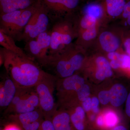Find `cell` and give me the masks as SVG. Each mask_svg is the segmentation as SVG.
I'll return each instance as SVG.
<instances>
[{"label": "cell", "mask_w": 130, "mask_h": 130, "mask_svg": "<svg viewBox=\"0 0 130 130\" xmlns=\"http://www.w3.org/2000/svg\"><path fill=\"white\" fill-rule=\"evenodd\" d=\"M4 56L7 74L18 88H34L46 72L42 70L28 55L21 56L1 47Z\"/></svg>", "instance_id": "cell-1"}, {"label": "cell", "mask_w": 130, "mask_h": 130, "mask_svg": "<svg viewBox=\"0 0 130 130\" xmlns=\"http://www.w3.org/2000/svg\"><path fill=\"white\" fill-rule=\"evenodd\" d=\"M82 55L67 46L53 54H48L41 66L53 70L57 78L70 76L79 70L83 62Z\"/></svg>", "instance_id": "cell-2"}, {"label": "cell", "mask_w": 130, "mask_h": 130, "mask_svg": "<svg viewBox=\"0 0 130 130\" xmlns=\"http://www.w3.org/2000/svg\"><path fill=\"white\" fill-rule=\"evenodd\" d=\"M57 79L54 75L47 72L34 87L39 98L40 108L45 119L51 120L57 110L54 96Z\"/></svg>", "instance_id": "cell-3"}, {"label": "cell", "mask_w": 130, "mask_h": 130, "mask_svg": "<svg viewBox=\"0 0 130 130\" xmlns=\"http://www.w3.org/2000/svg\"><path fill=\"white\" fill-rule=\"evenodd\" d=\"M49 11L42 2L38 0L37 8L21 35L16 38L26 42L33 40L41 33L47 30Z\"/></svg>", "instance_id": "cell-4"}, {"label": "cell", "mask_w": 130, "mask_h": 130, "mask_svg": "<svg viewBox=\"0 0 130 130\" xmlns=\"http://www.w3.org/2000/svg\"><path fill=\"white\" fill-rule=\"evenodd\" d=\"M40 108L38 96L34 88H18L16 95L5 112L25 113Z\"/></svg>", "instance_id": "cell-5"}, {"label": "cell", "mask_w": 130, "mask_h": 130, "mask_svg": "<svg viewBox=\"0 0 130 130\" xmlns=\"http://www.w3.org/2000/svg\"><path fill=\"white\" fill-rule=\"evenodd\" d=\"M51 31V43L48 54H56L69 46L73 40L70 25L59 21L54 24Z\"/></svg>", "instance_id": "cell-6"}, {"label": "cell", "mask_w": 130, "mask_h": 130, "mask_svg": "<svg viewBox=\"0 0 130 130\" xmlns=\"http://www.w3.org/2000/svg\"><path fill=\"white\" fill-rule=\"evenodd\" d=\"M50 43L51 32L47 30L35 39L26 42L25 50L31 58L36 59L42 65L48 55Z\"/></svg>", "instance_id": "cell-7"}, {"label": "cell", "mask_w": 130, "mask_h": 130, "mask_svg": "<svg viewBox=\"0 0 130 130\" xmlns=\"http://www.w3.org/2000/svg\"><path fill=\"white\" fill-rule=\"evenodd\" d=\"M8 119L11 122L18 124L23 130H38L44 118L39 108L25 113L9 114Z\"/></svg>", "instance_id": "cell-8"}, {"label": "cell", "mask_w": 130, "mask_h": 130, "mask_svg": "<svg viewBox=\"0 0 130 130\" xmlns=\"http://www.w3.org/2000/svg\"><path fill=\"white\" fill-rule=\"evenodd\" d=\"M84 84L83 78L77 74H73L64 78H57L56 90L58 100L64 97L67 93H76Z\"/></svg>", "instance_id": "cell-9"}, {"label": "cell", "mask_w": 130, "mask_h": 130, "mask_svg": "<svg viewBox=\"0 0 130 130\" xmlns=\"http://www.w3.org/2000/svg\"><path fill=\"white\" fill-rule=\"evenodd\" d=\"M7 75L0 83V107L6 109L11 103L18 89L14 81Z\"/></svg>", "instance_id": "cell-10"}, {"label": "cell", "mask_w": 130, "mask_h": 130, "mask_svg": "<svg viewBox=\"0 0 130 130\" xmlns=\"http://www.w3.org/2000/svg\"><path fill=\"white\" fill-rule=\"evenodd\" d=\"M38 3V0L29 7L24 9L22 14L6 34L14 39L18 37L23 31L31 17L36 11Z\"/></svg>", "instance_id": "cell-11"}, {"label": "cell", "mask_w": 130, "mask_h": 130, "mask_svg": "<svg viewBox=\"0 0 130 130\" xmlns=\"http://www.w3.org/2000/svg\"><path fill=\"white\" fill-rule=\"evenodd\" d=\"M48 11L57 13L75 9L79 0H41Z\"/></svg>", "instance_id": "cell-12"}, {"label": "cell", "mask_w": 130, "mask_h": 130, "mask_svg": "<svg viewBox=\"0 0 130 130\" xmlns=\"http://www.w3.org/2000/svg\"><path fill=\"white\" fill-rule=\"evenodd\" d=\"M37 0H0L1 14L29 7Z\"/></svg>", "instance_id": "cell-13"}, {"label": "cell", "mask_w": 130, "mask_h": 130, "mask_svg": "<svg viewBox=\"0 0 130 130\" xmlns=\"http://www.w3.org/2000/svg\"><path fill=\"white\" fill-rule=\"evenodd\" d=\"M55 130H76L71 122L68 112L57 109L51 119Z\"/></svg>", "instance_id": "cell-14"}, {"label": "cell", "mask_w": 130, "mask_h": 130, "mask_svg": "<svg viewBox=\"0 0 130 130\" xmlns=\"http://www.w3.org/2000/svg\"><path fill=\"white\" fill-rule=\"evenodd\" d=\"M111 104L115 107H119L125 102L128 97V92L124 86L116 84L112 86L110 90Z\"/></svg>", "instance_id": "cell-15"}, {"label": "cell", "mask_w": 130, "mask_h": 130, "mask_svg": "<svg viewBox=\"0 0 130 130\" xmlns=\"http://www.w3.org/2000/svg\"><path fill=\"white\" fill-rule=\"evenodd\" d=\"M99 41L102 48L107 52H114L119 46V39L109 31L103 32L100 35Z\"/></svg>", "instance_id": "cell-16"}, {"label": "cell", "mask_w": 130, "mask_h": 130, "mask_svg": "<svg viewBox=\"0 0 130 130\" xmlns=\"http://www.w3.org/2000/svg\"><path fill=\"white\" fill-rule=\"evenodd\" d=\"M85 111L83 107H76L70 113V120L73 127L76 130H86Z\"/></svg>", "instance_id": "cell-17"}, {"label": "cell", "mask_w": 130, "mask_h": 130, "mask_svg": "<svg viewBox=\"0 0 130 130\" xmlns=\"http://www.w3.org/2000/svg\"><path fill=\"white\" fill-rule=\"evenodd\" d=\"M0 44L2 47L21 56L28 55L22 48L18 46L14 39L0 30Z\"/></svg>", "instance_id": "cell-18"}, {"label": "cell", "mask_w": 130, "mask_h": 130, "mask_svg": "<svg viewBox=\"0 0 130 130\" xmlns=\"http://www.w3.org/2000/svg\"><path fill=\"white\" fill-rule=\"evenodd\" d=\"M24 10V9L18 10L1 14L0 30L5 33H6L21 15Z\"/></svg>", "instance_id": "cell-19"}, {"label": "cell", "mask_w": 130, "mask_h": 130, "mask_svg": "<svg viewBox=\"0 0 130 130\" xmlns=\"http://www.w3.org/2000/svg\"><path fill=\"white\" fill-rule=\"evenodd\" d=\"M97 69L96 77L98 79L103 80L106 77L111 76L112 72L110 64L107 60L102 56L98 57L96 60Z\"/></svg>", "instance_id": "cell-20"}, {"label": "cell", "mask_w": 130, "mask_h": 130, "mask_svg": "<svg viewBox=\"0 0 130 130\" xmlns=\"http://www.w3.org/2000/svg\"><path fill=\"white\" fill-rule=\"evenodd\" d=\"M126 0H105L107 12L110 16L117 17L122 14Z\"/></svg>", "instance_id": "cell-21"}, {"label": "cell", "mask_w": 130, "mask_h": 130, "mask_svg": "<svg viewBox=\"0 0 130 130\" xmlns=\"http://www.w3.org/2000/svg\"><path fill=\"white\" fill-rule=\"evenodd\" d=\"M85 14L97 20L101 18L103 14V9L101 5L97 3H91L86 6L85 9Z\"/></svg>", "instance_id": "cell-22"}, {"label": "cell", "mask_w": 130, "mask_h": 130, "mask_svg": "<svg viewBox=\"0 0 130 130\" xmlns=\"http://www.w3.org/2000/svg\"><path fill=\"white\" fill-rule=\"evenodd\" d=\"M123 55L119 54L115 52L109 53L108 57L111 60L110 64L114 69H117L122 66Z\"/></svg>", "instance_id": "cell-23"}, {"label": "cell", "mask_w": 130, "mask_h": 130, "mask_svg": "<svg viewBox=\"0 0 130 130\" xmlns=\"http://www.w3.org/2000/svg\"><path fill=\"white\" fill-rule=\"evenodd\" d=\"M105 124L107 128H111L116 126L119 119L116 114L112 112H107L104 116Z\"/></svg>", "instance_id": "cell-24"}, {"label": "cell", "mask_w": 130, "mask_h": 130, "mask_svg": "<svg viewBox=\"0 0 130 130\" xmlns=\"http://www.w3.org/2000/svg\"><path fill=\"white\" fill-rule=\"evenodd\" d=\"M96 20L85 14L83 17L80 22V26L84 29H89V28L95 27Z\"/></svg>", "instance_id": "cell-25"}, {"label": "cell", "mask_w": 130, "mask_h": 130, "mask_svg": "<svg viewBox=\"0 0 130 130\" xmlns=\"http://www.w3.org/2000/svg\"><path fill=\"white\" fill-rule=\"evenodd\" d=\"M76 94L78 100L83 102L89 97L90 94L89 87L85 84L80 89L76 92Z\"/></svg>", "instance_id": "cell-26"}, {"label": "cell", "mask_w": 130, "mask_h": 130, "mask_svg": "<svg viewBox=\"0 0 130 130\" xmlns=\"http://www.w3.org/2000/svg\"><path fill=\"white\" fill-rule=\"evenodd\" d=\"M96 31L95 27L87 29L82 33V37L84 40L89 41L95 37Z\"/></svg>", "instance_id": "cell-27"}, {"label": "cell", "mask_w": 130, "mask_h": 130, "mask_svg": "<svg viewBox=\"0 0 130 130\" xmlns=\"http://www.w3.org/2000/svg\"><path fill=\"white\" fill-rule=\"evenodd\" d=\"M99 100L103 105H106L110 102V93L109 91H102L99 93Z\"/></svg>", "instance_id": "cell-28"}, {"label": "cell", "mask_w": 130, "mask_h": 130, "mask_svg": "<svg viewBox=\"0 0 130 130\" xmlns=\"http://www.w3.org/2000/svg\"><path fill=\"white\" fill-rule=\"evenodd\" d=\"M38 130H55L51 120L45 119Z\"/></svg>", "instance_id": "cell-29"}, {"label": "cell", "mask_w": 130, "mask_h": 130, "mask_svg": "<svg viewBox=\"0 0 130 130\" xmlns=\"http://www.w3.org/2000/svg\"><path fill=\"white\" fill-rule=\"evenodd\" d=\"M122 15L123 18L127 19V23L130 26V0L126 2L124 7Z\"/></svg>", "instance_id": "cell-30"}, {"label": "cell", "mask_w": 130, "mask_h": 130, "mask_svg": "<svg viewBox=\"0 0 130 130\" xmlns=\"http://www.w3.org/2000/svg\"><path fill=\"white\" fill-rule=\"evenodd\" d=\"M1 130H23L21 126L17 123L11 122L6 124Z\"/></svg>", "instance_id": "cell-31"}, {"label": "cell", "mask_w": 130, "mask_h": 130, "mask_svg": "<svg viewBox=\"0 0 130 130\" xmlns=\"http://www.w3.org/2000/svg\"><path fill=\"white\" fill-rule=\"evenodd\" d=\"M91 109L95 113H98L99 111V100L95 97L93 98L91 101Z\"/></svg>", "instance_id": "cell-32"}, {"label": "cell", "mask_w": 130, "mask_h": 130, "mask_svg": "<svg viewBox=\"0 0 130 130\" xmlns=\"http://www.w3.org/2000/svg\"><path fill=\"white\" fill-rule=\"evenodd\" d=\"M121 67L124 68H128L130 70V56L123 55Z\"/></svg>", "instance_id": "cell-33"}, {"label": "cell", "mask_w": 130, "mask_h": 130, "mask_svg": "<svg viewBox=\"0 0 130 130\" xmlns=\"http://www.w3.org/2000/svg\"><path fill=\"white\" fill-rule=\"evenodd\" d=\"M91 100L90 98H88L82 102V106L85 111H88L91 108Z\"/></svg>", "instance_id": "cell-34"}, {"label": "cell", "mask_w": 130, "mask_h": 130, "mask_svg": "<svg viewBox=\"0 0 130 130\" xmlns=\"http://www.w3.org/2000/svg\"><path fill=\"white\" fill-rule=\"evenodd\" d=\"M96 125L100 128H104L105 126L104 116L100 115L96 119Z\"/></svg>", "instance_id": "cell-35"}, {"label": "cell", "mask_w": 130, "mask_h": 130, "mask_svg": "<svg viewBox=\"0 0 130 130\" xmlns=\"http://www.w3.org/2000/svg\"><path fill=\"white\" fill-rule=\"evenodd\" d=\"M126 113L127 116L130 118V92L126 99Z\"/></svg>", "instance_id": "cell-36"}, {"label": "cell", "mask_w": 130, "mask_h": 130, "mask_svg": "<svg viewBox=\"0 0 130 130\" xmlns=\"http://www.w3.org/2000/svg\"><path fill=\"white\" fill-rule=\"evenodd\" d=\"M124 46L126 53L130 56V38H127L125 40Z\"/></svg>", "instance_id": "cell-37"}, {"label": "cell", "mask_w": 130, "mask_h": 130, "mask_svg": "<svg viewBox=\"0 0 130 130\" xmlns=\"http://www.w3.org/2000/svg\"><path fill=\"white\" fill-rule=\"evenodd\" d=\"M109 130H128L126 127L123 125H119L110 128Z\"/></svg>", "instance_id": "cell-38"}, {"label": "cell", "mask_w": 130, "mask_h": 130, "mask_svg": "<svg viewBox=\"0 0 130 130\" xmlns=\"http://www.w3.org/2000/svg\"><path fill=\"white\" fill-rule=\"evenodd\" d=\"M4 56L3 52L0 48V66H2L4 64Z\"/></svg>", "instance_id": "cell-39"}, {"label": "cell", "mask_w": 130, "mask_h": 130, "mask_svg": "<svg viewBox=\"0 0 130 130\" xmlns=\"http://www.w3.org/2000/svg\"><path fill=\"white\" fill-rule=\"evenodd\" d=\"M90 119V121H92V122L94 121L96 119L95 115H91Z\"/></svg>", "instance_id": "cell-40"}]
</instances>
